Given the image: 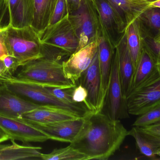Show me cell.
Returning <instances> with one entry per match:
<instances>
[{
  "instance_id": "cell-1",
  "label": "cell",
  "mask_w": 160,
  "mask_h": 160,
  "mask_svg": "<svg viewBox=\"0 0 160 160\" xmlns=\"http://www.w3.org/2000/svg\"><path fill=\"white\" fill-rule=\"evenodd\" d=\"M128 136L120 120H112L102 111L84 117L82 126L70 145L88 160H107L119 149Z\"/></svg>"
},
{
  "instance_id": "cell-2",
  "label": "cell",
  "mask_w": 160,
  "mask_h": 160,
  "mask_svg": "<svg viewBox=\"0 0 160 160\" xmlns=\"http://www.w3.org/2000/svg\"><path fill=\"white\" fill-rule=\"evenodd\" d=\"M44 57L62 62L78 49L79 40L68 15L39 34Z\"/></svg>"
},
{
  "instance_id": "cell-3",
  "label": "cell",
  "mask_w": 160,
  "mask_h": 160,
  "mask_svg": "<svg viewBox=\"0 0 160 160\" xmlns=\"http://www.w3.org/2000/svg\"><path fill=\"white\" fill-rule=\"evenodd\" d=\"M14 77L43 86L65 88L77 85L66 77L62 62L46 57L22 66Z\"/></svg>"
},
{
  "instance_id": "cell-4",
  "label": "cell",
  "mask_w": 160,
  "mask_h": 160,
  "mask_svg": "<svg viewBox=\"0 0 160 160\" xmlns=\"http://www.w3.org/2000/svg\"><path fill=\"white\" fill-rule=\"evenodd\" d=\"M3 34L8 54L17 59L20 67L44 57L39 35L32 26L7 25Z\"/></svg>"
},
{
  "instance_id": "cell-5",
  "label": "cell",
  "mask_w": 160,
  "mask_h": 160,
  "mask_svg": "<svg viewBox=\"0 0 160 160\" xmlns=\"http://www.w3.org/2000/svg\"><path fill=\"white\" fill-rule=\"evenodd\" d=\"M3 83L17 95L40 106L61 108L80 117H85L91 112L84 103L68 104L52 95L45 86L18 79L14 76L6 80Z\"/></svg>"
},
{
  "instance_id": "cell-6",
  "label": "cell",
  "mask_w": 160,
  "mask_h": 160,
  "mask_svg": "<svg viewBox=\"0 0 160 160\" xmlns=\"http://www.w3.org/2000/svg\"><path fill=\"white\" fill-rule=\"evenodd\" d=\"M68 17L78 39L77 51L98 40L102 35L98 14L90 0H82L79 8L69 14Z\"/></svg>"
},
{
  "instance_id": "cell-7",
  "label": "cell",
  "mask_w": 160,
  "mask_h": 160,
  "mask_svg": "<svg viewBox=\"0 0 160 160\" xmlns=\"http://www.w3.org/2000/svg\"><path fill=\"white\" fill-rule=\"evenodd\" d=\"M105 107V114L112 120H120L129 118L127 101L122 90L118 69V56L116 49L113 56L111 79L104 103Z\"/></svg>"
},
{
  "instance_id": "cell-8",
  "label": "cell",
  "mask_w": 160,
  "mask_h": 160,
  "mask_svg": "<svg viewBox=\"0 0 160 160\" xmlns=\"http://www.w3.org/2000/svg\"><path fill=\"white\" fill-rule=\"evenodd\" d=\"M98 14L102 35L115 49L127 25L123 18L108 0H94Z\"/></svg>"
},
{
  "instance_id": "cell-9",
  "label": "cell",
  "mask_w": 160,
  "mask_h": 160,
  "mask_svg": "<svg viewBox=\"0 0 160 160\" xmlns=\"http://www.w3.org/2000/svg\"><path fill=\"white\" fill-rule=\"evenodd\" d=\"M130 115L140 116L160 105V73L157 78L128 95L126 98Z\"/></svg>"
},
{
  "instance_id": "cell-10",
  "label": "cell",
  "mask_w": 160,
  "mask_h": 160,
  "mask_svg": "<svg viewBox=\"0 0 160 160\" xmlns=\"http://www.w3.org/2000/svg\"><path fill=\"white\" fill-rule=\"evenodd\" d=\"M0 128L9 140L20 141L23 143L44 142L50 140L47 134L22 118L0 114Z\"/></svg>"
},
{
  "instance_id": "cell-11",
  "label": "cell",
  "mask_w": 160,
  "mask_h": 160,
  "mask_svg": "<svg viewBox=\"0 0 160 160\" xmlns=\"http://www.w3.org/2000/svg\"><path fill=\"white\" fill-rule=\"evenodd\" d=\"M77 84L82 85L87 91L86 106L88 110L93 113L102 111L100 102L101 78L98 51L91 65L84 72Z\"/></svg>"
},
{
  "instance_id": "cell-12",
  "label": "cell",
  "mask_w": 160,
  "mask_h": 160,
  "mask_svg": "<svg viewBox=\"0 0 160 160\" xmlns=\"http://www.w3.org/2000/svg\"><path fill=\"white\" fill-rule=\"evenodd\" d=\"M159 74L156 53L144 39L141 55L133 73L129 94L144 86Z\"/></svg>"
},
{
  "instance_id": "cell-13",
  "label": "cell",
  "mask_w": 160,
  "mask_h": 160,
  "mask_svg": "<svg viewBox=\"0 0 160 160\" xmlns=\"http://www.w3.org/2000/svg\"><path fill=\"white\" fill-rule=\"evenodd\" d=\"M98 40L89 43L62 62L64 72L67 79L77 84V82L96 56L98 51Z\"/></svg>"
},
{
  "instance_id": "cell-14",
  "label": "cell",
  "mask_w": 160,
  "mask_h": 160,
  "mask_svg": "<svg viewBox=\"0 0 160 160\" xmlns=\"http://www.w3.org/2000/svg\"><path fill=\"white\" fill-rule=\"evenodd\" d=\"M39 106L17 95L5 84L0 82V114L19 118L25 113Z\"/></svg>"
},
{
  "instance_id": "cell-15",
  "label": "cell",
  "mask_w": 160,
  "mask_h": 160,
  "mask_svg": "<svg viewBox=\"0 0 160 160\" xmlns=\"http://www.w3.org/2000/svg\"><path fill=\"white\" fill-rule=\"evenodd\" d=\"M83 122L84 117H80L46 124L30 123L47 134L50 140L71 143L78 134Z\"/></svg>"
},
{
  "instance_id": "cell-16",
  "label": "cell",
  "mask_w": 160,
  "mask_h": 160,
  "mask_svg": "<svg viewBox=\"0 0 160 160\" xmlns=\"http://www.w3.org/2000/svg\"><path fill=\"white\" fill-rule=\"evenodd\" d=\"M8 25L14 27L31 26L33 16V0H4Z\"/></svg>"
},
{
  "instance_id": "cell-17",
  "label": "cell",
  "mask_w": 160,
  "mask_h": 160,
  "mask_svg": "<svg viewBox=\"0 0 160 160\" xmlns=\"http://www.w3.org/2000/svg\"><path fill=\"white\" fill-rule=\"evenodd\" d=\"M115 49L103 36L98 39V52L99 61L100 71L101 78V106L103 110L107 91L110 84L112 72L113 56Z\"/></svg>"
},
{
  "instance_id": "cell-18",
  "label": "cell",
  "mask_w": 160,
  "mask_h": 160,
  "mask_svg": "<svg viewBox=\"0 0 160 160\" xmlns=\"http://www.w3.org/2000/svg\"><path fill=\"white\" fill-rule=\"evenodd\" d=\"M80 118L64 109L49 106H40L25 113L21 118L27 122L37 124H46Z\"/></svg>"
},
{
  "instance_id": "cell-19",
  "label": "cell",
  "mask_w": 160,
  "mask_h": 160,
  "mask_svg": "<svg viewBox=\"0 0 160 160\" xmlns=\"http://www.w3.org/2000/svg\"><path fill=\"white\" fill-rule=\"evenodd\" d=\"M116 49L118 56V69L123 95L127 98L130 90L134 68L128 48L126 31Z\"/></svg>"
},
{
  "instance_id": "cell-20",
  "label": "cell",
  "mask_w": 160,
  "mask_h": 160,
  "mask_svg": "<svg viewBox=\"0 0 160 160\" xmlns=\"http://www.w3.org/2000/svg\"><path fill=\"white\" fill-rule=\"evenodd\" d=\"M132 136L140 152L148 157L154 158L160 156V136L145 131L142 127L133 126L128 131Z\"/></svg>"
},
{
  "instance_id": "cell-21",
  "label": "cell",
  "mask_w": 160,
  "mask_h": 160,
  "mask_svg": "<svg viewBox=\"0 0 160 160\" xmlns=\"http://www.w3.org/2000/svg\"><path fill=\"white\" fill-rule=\"evenodd\" d=\"M10 144L0 143V160H41V147L18 144L10 140Z\"/></svg>"
},
{
  "instance_id": "cell-22",
  "label": "cell",
  "mask_w": 160,
  "mask_h": 160,
  "mask_svg": "<svg viewBox=\"0 0 160 160\" xmlns=\"http://www.w3.org/2000/svg\"><path fill=\"white\" fill-rule=\"evenodd\" d=\"M145 39L154 40L160 35V8L149 7L137 18Z\"/></svg>"
},
{
  "instance_id": "cell-23",
  "label": "cell",
  "mask_w": 160,
  "mask_h": 160,
  "mask_svg": "<svg viewBox=\"0 0 160 160\" xmlns=\"http://www.w3.org/2000/svg\"><path fill=\"white\" fill-rule=\"evenodd\" d=\"M33 16L31 26L38 33L49 24L58 0H33Z\"/></svg>"
},
{
  "instance_id": "cell-24",
  "label": "cell",
  "mask_w": 160,
  "mask_h": 160,
  "mask_svg": "<svg viewBox=\"0 0 160 160\" xmlns=\"http://www.w3.org/2000/svg\"><path fill=\"white\" fill-rule=\"evenodd\" d=\"M123 18L127 26L150 7L146 0H108Z\"/></svg>"
},
{
  "instance_id": "cell-25",
  "label": "cell",
  "mask_w": 160,
  "mask_h": 160,
  "mask_svg": "<svg viewBox=\"0 0 160 160\" xmlns=\"http://www.w3.org/2000/svg\"><path fill=\"white\" fill-rule=\"evenodd\" d=\"M126 33L128 48L135 70L144 42L137 19L127 26Z\"/></svg>"
},
{
  "instance_id": "cell-26",
  "label": "cell",
  "mask_w": 160,
  "mask_h": 160,
  "mask_svg": "<svg viewBox=\"0 0 160 160\" xmlns=\"http://www.w3.org/2000/svg\"><path fill=\"white\" fill-rule=\"evenodd\" d=\"M42 160H88V157L69 145L63 148L53 149L49 154H41Z\"/></svg>"
},
{
  "instance_id": "cell-27",
  "label": "cell",
  "mask_w": 160,
  "mask_h": 160,
  "mask_svg": "<svg viewBox=\"0 0 160 160\" xmlns=\"http://www.w3.org/2000/svg\"><path fill=\"white\" fill-rule=\"evenodd\" d=\"M139 116L132 125L133 126H145L160 122V105Z\"/></svg>"
},
{
  "instance_id": "cell-28",
  "label": "cell",
  "mask_w": 160,
  "mask_h": 160,
  "mask_svg": "<svg viewBox=\"0 0 160 160\" xmlns=\"http://www.w3.org/2000/svg\"><path fill=\"white\" fill-rule=\"evenodd\" d=\"M74 86L65 88L48 87V86H45V87L52 95H54L55 97L60 100L62 101L63 102H65L68 104H76L80 103H75L72 99V92H73Z\"/></svg>"
},
{
  "instance_id": "cell-29",
  "label": "cell",
  "mask_w": 160,
  "mask_h": 160,
  "mask_svg": "<svg viewBox=\"0 0 160 160\" xmlns=\"http://www.w3.org/2000/svg\"><path fill=\"white\" fill-rule=\"evenodd\" d=\"M68 15L67 0H58L48 26L55 24Z\"/></svg>"
},
{
  "instance_id": "cell-30",
  "label": "cell",
  "mask_w": 160,
  "mask_h": 160,
  "mask_svg": "<svg viewBox=\"0 0 160 160\" xmlns=\"http://www.w3.org/2000/svg\"><path fill=\"white\" fill-rule=\"evenodd\" d=\"M72 96L73 101L75 103H83L86 105L87 91L82 85L77 84V85L74 86Z\"/></svg>"
},
{
  "instance_id": "cell-31",
  "label": "cell",
  "mask_w": 160,
  "mask_h": 160,
  "mask_svg": "<svg viewBox=\"0 0 160 160\" xmlns=\"http://www.w3.org/2000/svg\"><path fill=\"white\" fill-rule=\"evenodd\" d=\"M5 27L0 26V60H3L6 57L9 55L4 37L3 32Z\"/></svg>"
},
{
  "instance_id": "cell-32",
  "label": "cell",
  "mask_w": 160,
  "mask_h": 160,
  "mask_svg": "<svg viewBox=\"0 0 160 160\" xmlns=\"http://www.w3.org/2000/svg\"><path fill=\"white\" fill-rule=\"evenodd\" d=\"M69 14L79 8L82 0H67Z\"/></svg>"
},
{
  "instance_id": "cell-33",
  "label": "cell",
  "mask_w": 160,
  "mask_h": 160,
  "mask_svg": "<svg viewBox=\"0 0 160 160\" xmlns=\"http://www.w3.org/2000/svg\"><path fill=\"white\" fill-rule=\"evenodd\" d=\"M142 127L148 132L160 136V121L155 124Z\"/></svg>"
},
{
  "instance_id": "cell-34",
  "label": "cell",
  "mask_w": 160,
  "mask_h": 160,
  "mask_svg": "<svg viewBox=\"0 0 160 160\" xmlns=\"http://www.w3.org/2000/svg\"><path fill=\"white\" fill-rule=\"evenodd\" d=\"M155 52L157 56V64L159 72L160 73V47L155 45L148 44Z\"/></svg>"
},
{
  "instance_id": "cell-35",
  "label": "cell",
  "mask_w": 160,
  "mask_h": 160,
  "mask_svg": "<svg viewBox=\"0 0 160 160\" xmlns=\"http://www.w3.org/2000/svg\"><path fill=\"white\" fill-rule=\"evenodd\" d=\"M8 79V78L5 71L3 62L2 60H0V82H3Z\"/></svg>"
},
{
  "instance_id": "cell-36",
  "label": "cell",
  "mask_w": 160,
  "mask_h": 160,
  "mask_svg": "<svg viewBox=\"0 0 160 160\" xmlns=\"http://www.w3.org/2000/svg\"><path fill=\"white\" fill-rule=\"evenodd\" d=\"M6 16L4 7V0H0V26L2 27L1 23L4 20L5 17Z\"/></svg>"
},
{
  "instance_id": "cell-37",
  "label": "cell",
  "mask_w": 160,
  "mask_h": 160,
  "mask_svg": "<svg viewBox=\"0 0 160 160\" xmlns=\"http://www.w3.org/2000/svg\"><path fill=\"white\" fill-rule=\"evenodd\" d=\"M145 40L148 44L155 45V46H158V47H160V35L154 40L145 39Z\"/></svg>"
},
{
  "instance_id": "cell-38",
  "label": "cell",
  "mask_w": 160,
  "mask_h": 160,
  "mask_svg": "<svg viewBox=\"0 0 160 160\" xmlns=\"http://www.w3.org/2000/svg\"><path fill=\"white\" fill-rule=\"evenodd\" d=\"M9 140L7 135L0 128V143L3 142L5 141Z\"/></svg>"
},
{
  "instance_id": "cell-39",
  "label": "cell",
  "mask_w": 160,
  "mask_h": 160,
  "mask_svg": "<svg viewBox=\"0 0 160 160\" xmlns=\"http://www.w3.org/2000/svg\"><path fill=\"white\" fill-rule=\"evenodd\" d=\"M149 7H157L160 8V0L155 1V2H151L149 4Z\"/></svg>"
},
{
  "instance_id": "cell-40",
  "label": "cell",
  "mask_w": 160,
  "mask_h": 160,
  "mask_svg": "<svg viewBox=\"0 0 160 160\" xmlns=\"http://www.w3.org/2000/svg\"><path fill=\"white\" fill-rule=\"evenodd\" d=\"M146 1L149 2V3H151V2H155V1H158V0H146Z\"/></svg>"
},
{
  "instance_id": "cell-41",
  "label": "cell",
  "mask_w": 160,
  "mask_h": 160,
  "mask_svg": "<svg viewBox=\"0 0 160 160\" xmlns=\"http://www.w3.org/2000/svg\"><path fill=\"white\" fill-rule=\"evenodd\" d=\"M90 1L93 3L94 4V5H95V1H94V0H90Z\"/></svg>"
}]
</instances>
